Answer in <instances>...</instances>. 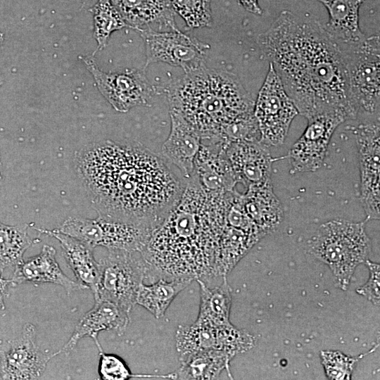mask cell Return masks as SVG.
Masks as SVG:
<instances>
[{"instance_id":"cell-1","label":"cell","mask_w":380,"mask_h":380,"mask_svg":"<svg viewBox=\"0 0 380 380\" xmlns=\"http://www.w3.org/2000/svg\"><path fill=\"white\" fill-rule=\"evenodd\" d=\"M74 163L98 216L152 231L185 186L162 156L135 141L91 143L75 153Z\"/></svg>"},{"instance_id":"cell-2","label":"cell","mask_w":380,"mask_h":380,"mask_svg":"<svg viewBox=\"0 0 380 380\" xmlns=\"http://www.w3.org/2000/svg\"><path fill=\"white\" fill-rule=\"evenodd\" d=\"M258 44L299 115L307 120L327 113L357 118L342 51L318 21L284 11L259 35Z\"/></svg>"},{"instance_id":"cell-3","label":"cell","mask_w":380,"mask_h":380,"mask_svg":"<svg viewBox=\"0 0 380 380\" xmlns=\"http://www.w3.org/2000/svg\"><path fill=\"white\" fill-rule=\"evenodd\" d=\"M229 193L210 192L194 178L185 179L179 201L141 252L156 275L194 280L212 277Z\"/></svg>"},{"instance_id":"cell-4","label":"cell","mask_w":380,"mask_h":380,"mask_svg":"<svg viewBox=\"0 0 380 380\" xmlns=\"http://www.w3.org/2000/svg\"><path fill=\"white\" fill-rule=\"evenodd\" d=\"M170 108L178 110L202 140L222 141V129L253 114L255 101L237 77L205 65L173 80L165 89Z\"/></svg>"},{"instance_id":"cell-5","label":"cell","mask_w":380,"mask_h":380,"mask_svg":"<svg viewBox=\"0 0 380 380\" xmlns=\"http://www.w3.org/2000/svg\"><path fill=\"white\" fill-rule=\"evenodd\" d=\"M307 248L330 267L336 286L346 290L356 267L367 259L372 245L365 222L334 220L319 226Z\"/></svg>"},{"instance_id":"cell-6","label":"cell","mask_w":380,"mask_h":380,"mask_svg":"<svg viewBox=\"0 0 380 380\" xmlns=\"http://www.w3.org/2000/svg\"><path fill=\"white\" fill-rule=\"evenodd\" d=\"M99 261L101 274L94 298L112 301L130 312L140 285L153 272L139 251L108 250Z\"/></svg>"},{"instance_id":"cell-7","label":"cell","mask_w":380,"mask_h":380,"mask_svg":"<svg viewBox=\"0 0 380 380\" xmlns=\"http://www.w3.org/2000/svg\"><path fill=\"white\" fill-rule=\"evenodd\" d=\"M338 44V43H337ZM339 46L347 69L348 82L358 113H379V36L366 37L358 43Z\"/></svg>"},{"instance_id":"cell-8","label":"cell","mask_w":380,"mask_h":380,"mask_svg":"<svg viewBox=\"0 0 380 380\" xmlns=\"http://www.w3.org/2000/svg\"><path fill=\"white\" fill-rule=\"evenodd\" d=\"M56 229L94 248L103 246L108 250L140 253L145 248L152 232L144 227L99 216L95 219L70 217Z\"/></svg>"},{"instance_id":"cell-9","label":"cell","mask_w":380,"mask_h":380,"mask_svg":"<svg viewBox=\"0 0 380 380\" xmlns=\"http://www.w3.org/2000/svg\"><path fill=\"white\" fill-rule=\"evenodd\" d=\"M253 114L260 132V141L268 147L284 143L293 120L298 115L271 63L255 101Z\"/></svg>"},{"instance_id":"cell-10","label":"cell","mask_w":380,"mask_h":380,"mask_svg":"<svg viewBox=\"0 0 380 380\" xmlns=\"http://www.w3.org/2000/svg\"><path fill=\"white\" fill-rule=\"evenodd\" d=\"M80 58L100 93L115 110L126 113L136 106H151L154 92L144 70L126 69L105 72L98 67L93 55Z\"/></svg>"},{"instance_id":"cell-11","label":"cell","mask_w":380,"mask_h":380,"mask_svg":"<svg viewBox=\"0 0 380 380\" xmlns=\"http://www.w3.org/2000/svg\"><path fill=\"white\" fill-rule=\"evenodd\" d=\"M144 41L146 61L163 62L181 67L185 73L205 65V56L210 46L179 30L156 31L146 29L139 32Z\"/></svg>"},{"instance_id":"cell-12","label":"cell","mask_w":380,"mask_h":380,"mask_svg":"<svg viewBox=\"0 0 380 380\" xmlns=\"http://www.w3.org/2000/svg\"><path fill=\"white\" fill-rule=\"evenodd\" d=\"M179 360L203 350H218L234 357L253 346V338L234 325H213L194 322L179 326L175 334Z\"/></svg>"},{"instance_id":"cell-13","label":"cell","mask_w":380,"mask_h":380,"mask_svg":"<svg viewBox=\"0 0 380 380\" xmlns=\"http://www.w3.org/2000/svg\"><path fill=\"white\" fill-rule=\"evenodd\" d=\"M360 171V200L368 219H379V118L360 124L356 130Z\"/></svg>"},{"instance_id":"cell-14","label":"cell","mask_w":380,"mask_h":380,"mask_svg":"<svg viewBox=\"0 0 380 380\" xmlns=\"http://www.w3.org/2000/svg\"><path fill=\"white\" fill-rule=\"evenodd\" d=\"M347 120L346 115L341 113H322L308 119L303 134L289 153L293 172L318 170L326 156L335 129Z\"/></svg>"},{"instance_id":"cell-15","label":"cell","mask_w":380,"mask_h":380,"mask_svg":"<svg viewBox=\"0 0 380 380\" xmlns=\"http://www.w3.org/2000/svg\"><path fill=\"white\" fill-rule=\"evenodd\" d=\"M37 331L31 323L25 324L20 335L8 341L0 350V376L2 379H37L44 372L51 358L58 355L45 353L36 343Z\"/></svg>"},{"instance_id":"cell-16","label":"cell","mask_w":380,"mask_h":380,"mask_svg":"<svg viewBox=\"0 0 380 380\" xmlns=\"http://www.w3.org/2000/svg\"><path fill=\"white\" fill-rule=\"evenodd\" d=\"M129 313L119 305L106 300L94 299V306L79 320L67 343L57 352L58 355L69 353L82 338L91 337L98 348L103 351L98 336L103 331H115L122 335L129 322Z\"/></svg>"},{"instance_id":"cell-17","label":"cell","mask_w":380,"mask_h":380,"mask_svg":"<svg viewBox=\"0 0 380 380\" xmlns=\"http://www.w3.org/2000/svg\"><path fill=\"white\" fill-rule=\"evenodd\" d=\"M227 146L222 141L202 140L191 177L205 191L225 194L238 183L226 155Z\"/></svg>"},{"instance_id":"cell-18","label":"cell","mask_w":380,"mask_h":380,"mask_svg":"<svg viewBox=\"0 0 380 380\" xmlns=\"http://www.w3.org/2000/svg\"><path fill=\"white\" fill-rule=\"evenodd\" d=\"M270 147L256 141L230 142L226 155L238 181L248 187L271 179L272 160Z\"/></svg>"},{"instance_id":"cell-19","label":"cell","mask_w":380,"mask_h":380,"mask_svg":"<svg viewBox=\"0 0 380 380\" xmlns=\"http://www.w3.org/2000/svg\"><path fill=\"white\" fill-rule=\"evenodd\" d=\"M171 129L161 147L162 157L179 169L185 179L193 173L195 158L201 148L199 133L174 108H170Z\"/></svg>"},{"instance_id":"cell-20","label":"cell","mask_w":380,"mask_h":380,"mask_svg":"<svg viewBox=\"0 0 380 380\" xmlns=\"http://www.w3.org/2000/svg\"><path fill=\"white\" fill-rule=\"evenodd\" d=\"M56 249L53 246L44 245L39 254L23 260L14 268L13 277L10 279L11 285L51 283L63 287L68 295L75 291L87 289L63 272L56 261Z\"/></svg>"},{"instance_id":"cell-21","label":"cell","mask_w":380,"mask_h":380,"mask_svg":"<svg viewBox=\"0 0 380 380\" xmlns=\"http://www.w3.org/2000/svg\"><path fill=\"white\" fill-rule=\"evenodd\" d=\"M129 28L163 31L178 28L170 0H111Z\"/></svg>"},{"instance_id":"cell-22","label":"cell","mask_w":380,"mask_h":380,"mask_svg":"<svg viewBox=\"0 0 380 380\" xmlns=\"http://www.w3.org/2000/svg\"><path fill=\"white\" fill-rule=\"evenodd\" d=\"M37 232L57 239L61 246L68 265L77 281L94 292L101 274L99 262L94 256V247L76 238L53 230L34 227Z\"/></svg>"},{"instance_id":"cell-23","label":"cell","mask_w":380,"mask_h":380,"mask_svg":"<svg viewBox=\"0 0 380 380\" xmlns=\"http://www.w3.org/2000/svg\"><path fill=\"white\" fill-rule=\"evenodd\" d=\"M240 198L246 214L264 235L281 222L283 210L273 192L271 179L249 185Z\"/></svg>"},{"instance_id":"cell-24","label":"cell","mask_w":380,"mask_h":380,"mask_svg":"<svg viewBox=\"0 0 380 380\" xmlns=\"http://www.w3.org/2000/svg\"><path fill=\"white\" fill-rule=\"evenodd\" d=\"M327 8L329 18L324 28L338 44H353L366 36L359 26V9L365 0H315Z\"/></svg>"},{"instance_id":"cell-25","label":"cell","mask_w":380,"mask_h":380,"mask_svg":"<svg viewBox=\"0 0 380 380\" xmlns=\"http://www.w3.org/2000/svg\"><path fill=\"white\" fill-rule=\"evenodd\" d=\"M200 286V308L196 322L213 325H231L232 289L224 277L219 286L209 288L201 279H196Z\"/></svg>"},{"instance_id":"cell-26","label":"cell","mask_w":380,"mask_h":380,"mask_svg":"<svg viewBox=\"0 0 380 380\" xmlns=\"http://www.w3.org/2000/svg\"><path fill=\"white\" fill-rule=\"evenodd\" d=\"M194 279L174 278L167 281L163 278L151 283H142L137 292L136 304L149 311L156 318L163 317L175 298L186 289Z\"/></svg>"},{"instance_id":"cell-27","label":"cell","mask_w":380,"mask_h":380,"mask_svg":"<svg viewBox=\"0 0 380 380\" xmlns=\"http://www.w3.org/2000/svg\"><path fill=\"white\" fill-rule=\"evenodd\" d=\"M233 357L218 350H207L192 353L179 360L181 367L177 372L179 379H213L227 369Z\"/></svg>"},{"instance_id":"cell-28","label":"cell","mask_w":380,"mask_h":380,"mask_svg":"<svg viewBox=\"0 0 380 380\" xmlns=\"http://www.w3.org/2000/svg\"><path fill=\"white\" fill-rule=\"evenodd\" d=\"M29 224L8 225L0 221V277L7 268H15L23 261L25 252L39 241L28 234Z\"/></svg>"},{"instance_id":"cell-29","label":"cell","mask_w":380,"mask_h":380,"mask_svg":"<svg viewBox=\"0 0 380 380\" xmlns=\"http://www.w3.org/2000/svg\"><path fill=\"white\" fill-rule=\"evenodd\" d=\"M90 11L93 15V36L97 42L96 51L106 46L113 32L129 27L111 0H97Z\"/></svg>"},{"instance_id":"cell-30","label":"cell","mask_w":380,"mask_h":380,"mask_svg":"<svg viewBox=\"0 0 380 380\" xmlns=\"http://www.w3.org/2000/svg\"><path fill=\"white\" fill-rule=\"evenodd\" d=\"M170 2L175 13L185 21L187 29L211 27L210 0H170Z\"/></svg>"},{"instance_id":"cell-31","label":"cell","mask_w":380,"mask_h":380,"mask_svg":"<svg viewBox=\"0 0 380 380\" xmlns=\"http://www.w3.org/2000/svg\"><path fill=\"white\" fill-rule=\"evenodd\" d=\"M99 353V363L98 372L101 379L103 380H127L131 378H177V372L169 374H132L128 366L120 357L107 354L103 351Z\"/></svg>"},{"instance_id":"cell-32","label":"cell","mask_w":380,"mask_h":380,"mask_svg":"<svg viewBox=\"0 0 380 380\" xmlns=\"http://www.w3.org/2000/svg\"><path fill=\"white\" fill-rule=\"evenodd\" d=\"M322 364L329 379H350L357 359L336 350L321 352Z\"/></svg>"},{"instance_id":"cell-33","label":"cell","mask_w":380,"mask_h":380,"mask_svg":"<svg viewBox=\"0 0 380 380\" xmlns=\"http://www.w3.org/2000/svg\"><path fill=\"white\" fill-rule=\"evenodd\" d=\"M369 271L370 277L367 282L357 289V293L366 297L375 305L379 306L380 293V267L379 264L372 262L369 260H365Z\"/></svg>"},{"instance_id":"cell-34","label":"cell","mask_w":380,"mask_h":380,"mask_svg":"<svg viewBox=\"0 0 380 380\" xmlns=\"http://www.w3.org/2000/svg\"><path fill=\"white\" fill-rule=\"evenodd\" d=\"M240 6L247 11L256 15H261L262 11L258 4V0H237Z\"/></svg>"},{"instance_id":"cell-35","label":"cell","mask_w":380,"mask_h":380,"mask_svg":"<svg viewBox=\"0 0 380 380\" xmlns=\"http://www.w3.org/2000/svg\"><path fill=\"white\" fill-rule=\"evenodd\" d=\"M11 285L10 279H4V277H0V290L2 291L4 295H7L8 286Z\"/></svg>"},{"instance_id":"cell-36","label":"cell","mask_w":380,"mask_h":380,"mask_svg":"<svg viewBox=\"0 0 380 380\" xmlns=\"http://www.w3.org/2000/svg\"><path fill=\"white\" fill-rule=\"evenodd\" d=\"M4 308V293L0 290V310Z\"/></svg>"},{"instance_id":"cell-37","label":"cell","mask_w":380,"mask_h":380,"mask_svg":"<svg viewBox=\"0 0 380 380\" xmlns=\"http://www.w3.org/2000/svg\"><path fill=\"white\" fill-rule=\"evenodd\" d=\"M4 33L0 32V47L4 42Z\"/></svg>"},{"instance_id":"cell-38","label":"cell","mask_w":380,"mask_h":380,"mask_svg":"<svg viewBox=\"0 0 380 380\" xmlns=\"http://www.w3.org/2000/svg\"><path fill=\"white\" fill-rule=\"evenodd\" d=\"M2 163H1V153H0V180L2 179Z\"/></svg>"}]
</instances>
